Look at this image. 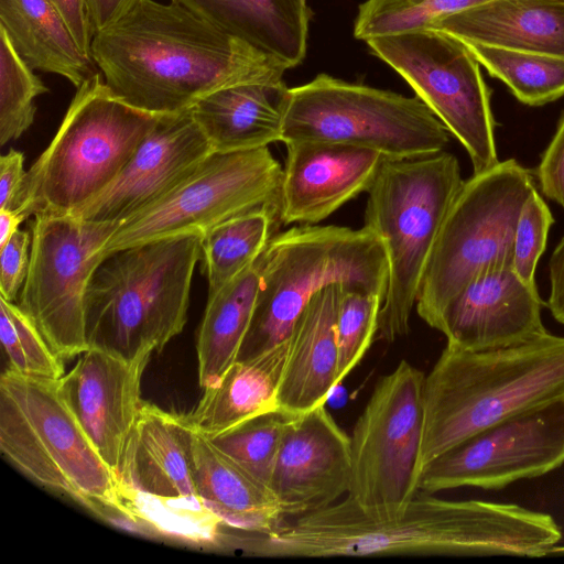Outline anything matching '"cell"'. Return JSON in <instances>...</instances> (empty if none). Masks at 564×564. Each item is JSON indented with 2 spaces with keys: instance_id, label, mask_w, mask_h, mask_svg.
<instances>
[{
  "instance_id": "obj_1",
  "label": "cell",
  "mask_w": 564,
  "mask_h": 564,
  "mask_svg": "<svg viewBox=\"0 0 564 564\" xmlns=\"http://www.w3.org/2000/svg\"><path fill=\"white\" fill-rule=\"evenodd\" d=\"M561 538V528L549 513L516 503L449 500L419 490L395 518H371L346 495L324 509L286 519L271 532H245L241 546L250 555L265 557H542Z\"/></svg>"
},
{
  "instance_id": "obj_2",
  "label": "cell",
  "mask_w": 564,
  "mask_h": 564,
  "mask_svg": "<svg viewBox=\"0 0 564 564\" xmlns=\"http://www.w3.org/2000/svg\"><path fill=\"white\" fill-rule=\"evenodd\" d=\"M91 58L120 99L155 116L187 111L223 88L282 80L289 69L172 0H144L95 33Z\"/></svg>"
},
{
  "instance_id": "obj_3",
  "label": "cell",
  "mask_w": 564,
  "mask_h": 564,
  "mask_svg": "<svg viewBox=\"0 0 564 564\" xmlns=\"http://www.w3.org/2000/svg\"><path fill=\"white\" fill-rule=\"evenodd\" d=\"M562 397V336L482 351L446 344L424 378L422 470L479 431Z\"/></svg>"
},
{
  "instance_id": "obj_4",
  "label": "cell",
  "mask_w": 564,
  "mask_h": 564,
  "mask_svg": "<svg viewBox=\"0 0 564 564\" xmlns=\"http://www.w3.org/2000/svg\"><path fill=\"white\" fill-rule=\"evenodd\" d=\"M202 235H180L109 252L85 297L88 348L126 360L151 357L187 321Z\"/></svg>"
},
{
  "instance_id": "obj_5",
  "label": "cell",
  "mask_w": 564,
  "mask_h": 564,
  "mask_svg": "<svg viewBox=\"0 0 564 564\" xmlns=\"http://www.w3.org/2000/svg\"><path fill=\"white\" fill-rule=\"evenodd\" d=\"M332 284L360 288L384 301L389 264L376 234L365 226L301 225L274 235L260 257L256 305L237 360L286 341L310 301Z\"/></svg>"
},
{
  "instance_id": "obj_6",
  "label": "cell",
  "mask_w": 564,
  "mask_h": 564,
  "mask_svg": "<svg viewBox=\"0 0 564 564\" xmlns=\"http://www.w3.org/2000/svg\"><path fill=\"white\" fill-rule=\"evenodd\" d=\"M463 183L457 158L445 150L383 159L367 192L364 225L381 239L389 264L378 339L392 343L409 334L424 271Z\"/></svg>"
},
{
  "instance_id": "obj_7",
  "label": "cell",
  "mask_w": 564,
  "mask_h": 564,
  "mask_svg": "<svg viewBox=\"0 0 564 564\" xmlns=\"http://www.w3.org/2000/svg\"><path fill=\"white\" fill-rule=\"evenodd\" d=\"M161 116L120 99L96 73L76 90L47 148L26 171L15 212L72 214L102 192Z\"/></svg>"
},
{
  "instance_id": "obj_8",
  "label": "cell",
  "mask_w": 564,
  "mask_h": 564,
  "mask_svg": "<svg viewBox=\"0 0 564 564\" xmlns=\"http://www.w3.org/2000/svg\"><path fill=\"white\" fill-rule=\"evenodd\" d=\"M533 187L531 172L513 159L464 181L416 297V313L429 326L438 328L445 308L476 276L512 268L517 223Z\"/></svg>"
},
{
  "instance_id": "obj_9",
  "label": "cell",
  "mask_w": 564,
  "mask_h": 564,
  "mask_svg": "<svg viewBox=\"0 0 564 564\" xmlns=\"http://www.w3.org/2000/svg\"><path fill=\"white\" fill-rule=\"evenodd\" d=\"M281 141L341 144L408 159L444 151L449 132L417 96L321 74L290 88Z\"/></svg>"
},
{
  "instance_id": "obj_10",
  "label": "cell",
  "mask_w": 564,
  "mask_h": 564,
  "mask_svg": "<svg viewBox=\"0 0 564 564\" xmlns=\"http://www.w3.org/2000/svg\"><path fill=\"white\" fill-rule=\"evenodd\" d=\"M0 451L29 478L77 502L96 497L118 505L116 474L67 406L59 380L2 372Z\"/></svg>"
},
{
  "instance_id": "obj_11",
  "label": "cell",
  "mask_w": 564,
  "mask_h": 564,
  "mask_svg": "<svg viewBox=\"0 0 564 564\" xmlns=\"http://www.w3.org/2000/svg\"><path fill=\"white\" fill-rule=\"evenodd\" d=\"M185 415L142 401L116 470L118 503L159 536L212 543L221 519L197 489Z\"/></svg>"
},
{
  "instance_id": "obj_12",
  "label": "cell",
  "mask_w": 564,
  "mask_h": 564,
  "mask_svg": "<svg viewBox=\"0 0 564 564\" xmlns=\"http://www.w3.org/2000/svg\"><path fill=\"white\" fill-rule=\"evenodd\" d=\"M424 378L401 360L377 381L351 431L348 496L371 518L401 516L420 490Z\"/></svg>"
},
{
  "instance_id": "obj_13",
  "label": "cell",
  "mask_w": 564,
  "mask_h": 564,
  "mask_svg": "<svg viewBox=\"0 0 564 564\" xmlns=\"http://www.w3.org/2000/svg\"><path fill=\"white\" fill-rule=\"evenodd\" d=\"M283 167L268 147L204 159L153 204L119 223L105 253L180 235H204L245 213L278 206Z\"/></svg>"
},
{
  "instance_id": "obj_14",
  "label": "cell",
  "mask_w": 564,
  "mask_h": 564,
  "mask_svg": "<svg viewBox=\"0 0 564 564\" xmlns=\"http://www.w3.org/2000/svg\"><path fill=\"white\" fill-rule=\"evenodd\" d=\"M366 43L460 142L474 174L499 163L490 93L480 64L462 40L427 28L371 37Z\"/></svg>"
},
{
  "instance_id": "obj_15",
  "label": "cell",
  "mask_w": 564,
  "mask_h": 564,
  "mask_svg": "<svg viewBox=\"0 0 564 564\" xmlns=\"http://www.w3.org/2000/svg\"><path fill=\"white\" fill-rule=\"evenodd\" d=\"M118 225L72 214L34 215L30 263L17 304L62 360L88 349L86 292Z\"/></svg>"
},
{
  "instance_id": "obj_16",
  "label": "cell",
  "mask_w": 564,
  "mask_h": 564,
  "mask_svg": "<svg viewBox=\"0 0 564 564\" xmlns=\"http://www.w3.org/2000/svg\"><path fill=\"white\" fill-rule=\"evenodd\" d=\"M564 464V397L500 421L430 462L419 489H501Z\"/></svg>"
},
{
  "instance_id": "obj_17",
  "label": "cell",
  "mask_w": 564,
  "mask_h": 564,
  "mask_svg": "<svg viewBox=\"0 0 564 564\" xmlns=\"http://www.w3.org/2000/svg\"><path fill=\"white\" fill-rule=\"evenodd\" d=\"M210 153L191 109L161 116L118 176L72 215L121 223L169 193Z\"/></svg>"
},
{
  "instance_id": "obj_18",
  "label": "cell",
  "mask_w": 564,
  "mask_h": 564,
  "mask_svg": "<svg viewBox=\"0 0 564 564\" xmlns=\"http://www.w3.org/2000/svg\"><path fill=\"white\" fill-rule=\"evenodd\" d=\"M350 435L325 405L295 416L284 434L270 489L286 519L324 509L348 495Z\"/></svg>"
},
{
  "instance_id": "obj_19",
  "label": "cell",
  "mask_w": 564,
  "mask_h": 564,
  "mask_svg": "<svg viewBox=\"0 0 564 564\" xmlns=\"http://www.w3.org/2000/svg\"><path fill=\"white\" fill-rule=\"evenodd\" d=\"M149 360L129 361L88 348L59 379L67 406L115 474L142 404L141 378Z\"/></svg>"
},
{
  "instance_id": "obj_20",
  "label": "cell",
  "mask_w": 564,
  "mask_h": 564,
  "mask_svg": "<svg viewBox=\"0 0 564 564\" xmlns=\"http://www.w3.org/2000/svg\"><path fill=\"white\" fill-rule=\"evenodd\" d=\"M536 285L512 268L484 272L448 304L437 330L447 345L482 351L520 344L547 333Z\"/></svg>"
},
{
  "instance_id": "obj_21",
  "label": "cell",
  "mask_w": 564,
  "mask_h": 564,
  "mask_svg": "<svg viewBox=\"0 0 564 564\" xmlns=\"http://www.w3.org/2000/svg\"><path fill=\"white\" fill-rule=\"evenodd\" d=\"M280 221L316 225L368 192L384 159L379 152L333 143L286 144Z\"/></svg>"
},
{
  "instance_id": "obj_22",
  "label": "cell",
  "mask_w": 564,
  "mask_h": 564,
  "mask_svg": "<svg viewBox=\"0 0 564 564\" xmlns=\"http://www.w3.org/2000/svg\"><path fill=\"white\" fill-rule=\"evenodd\" d=\"M340 292V284L317 292L297 318L289 338L278 403L281 410L292 415L325 405L339 386L336 315Z\"/></svg>"
},
{
  "instance_id": "obj_23",
  "label": "cell",
  "mask_w": 564,
  "mask_h": 564,
  "mask_svg": "<svg viewBox=\"0 0 564 564\" xmlns=\"http://www.w3.org/2000/svg\"><path fill=\"white\" fill-rule=\"evenodd\" d=\"M289 98L283 80L243 84L209 94L191 113L213 152L248 151L281 141Z\"/></svg>"
},
{
  "instance_id": "obj_24",
  "label": "cell",
  "mask_w": 564,
  "mask_h": 564,
  "mask_svg": "<svg viewBox=\"0 0 564 564\" xmlns=\"http://www.w3.org/2000/svg\"><path fill=\"white\" fill-rule=\"evenodd\" d=\"M463 42L564 57V2L487 0L432 23Z\"/></svg>"
},
{
  "instance_id": "obj_25",
  "label": "cell",
  "mask_w": 564,
  "mask_h": 564,
  "mask_svg": "<svg viewBox=\"0 0 564 564\" xmlns=\"http://www.w3.org/2000/svg\"><path fill=\"white\" fill-rule=\"evenodd\" d=\"M191 448L199 495L225 525L250 533H268L286 520L267 485L193 429Z\"/></svg>"
},
{
  "instance_id": "obj_26",
  "label": "cell",
  "mask_w": 564,
  "mask_h": 564,
  "mask_svg": "<svg viewBox=\"0 0 564 564\" xmlns=\"http://www.w3.org/2000/svg\"><path fill=\"white\" fill-rule=\"evenodd\" d=\"M289 339L249 359L236 360L213 387L204 389L188 425L212 438L263 413L280 409L278 389Z\"/></svg>"
},
{
  "instance_id": "obj_27",
  "label": "cell",
  "mask_w": 564,
  "mask_h": 564,
  "mask_svg": "<svg viewBox=\"0 0 564 564\" xmlns=\"http://www.w3.org/2000/svg\"><path fill=\"white\" fill-rule=\"evenodd\" d=\"M275 57L289 68L306 54L312 12L307 0H172Z\"/></svg>"
},
{
  "instance_id": "obj_28",
  "label": "cell",
  "mask_w": 564,
  "mask_h": 564,
  "mask_svg": "<svg viewBox=\"0 0 564 564\" xmlns=\"http://www.w3.org/2000/svg\"><path fill=\"white\" fill-rule=\"evenodd\" d=\"M0 28L32 69L59 75L76 88L96 74L48 0H0Z\"/></svg>"
},
{
  "instance_id": "obj_29",
  "label": "cell",
  "mask_w": 564,
  "mask_h": 564,
  "mask_svg": "<svg viewBox=\"0 0 564 564\" xmlns=\"http://www.w3.org/2000/svg\"><path fill=\"white\" fill-rule=\"evenodd\" d=\"M260 257L221 289L208 294L196 337L198 383L203 389L215 386L237 360L256 305Z\"/></svg>"
},
{
  "instance_id": "obj_30",
  "label": "cell",
  "mask_w": 564,
  "mask_h": 564,
  "mask_svg": "<svg viewBox=\"0 0 564 564\" xmlns=\"http://www.w3.org/2000/svg\"><path fill=\"white\" fill-rule=\"evenodd\" d=\"M279 207L267 206L230 218L202 236L200 259L215 293L253 264L274 236ZM281 223V221H280Z\"/></svg>"
},
{
  "instance_id": "obj_31",
  "label": "cell",
  "mask_w": 564,
  "mask_h": 564,
  "mask_svg": "<svg viewBox=\"0 0 564 564\" xmlns=\"http://www.w3.org/2000/svg\"><path fill=\"white\" fill-rule=\"evenodd\" d=\"M490 76L503 82L528 106H542L564 95V57L464 42Z\"/></svg>"
},
{
  "instance_id": "obj_32",
  "label": "cell",
  "mask_w": 564,
  "mask_h": 564,
  "mask_svg": "<svg viewBox=\"0 0 564 564\" xmlns=\"http://www.w3.org/2000/svg\"><path fill=\"white\" fill-rule=\"evenodd\" d=\"M294 417L295 415L276 409L209 440L219 451L270 488L284 434Z\"/></svg>"
},
{
  "instance_id": "obj_33",
  "label": "cell",
  "mask_w": 564,
  "mask_h": 564,
  "mask_svg": "<svg viewBox=\"0 0 564 564\" xmlns=\"http://www.w3.org/2000/svg\"><path fill=\"white\" fill-rule=\"evenodd\" d=\"M487 0H366L359 6L354 35L359 40L421 29Z\"/></svg>"
},
{
  "instance_id": "obj_34",
  "label": "cell",
  "mask_w": 564,
  "mask_h": 564,
  "mask_svg": "<svg viewBox=\"0 0 564 564\" xmlns=\"http://www.w3.org/2000/svg\"><path fill=\"white\" fill-rule=\"evenodd\" d=\"M33 70L0 28V145L20 138L32 126L34 101L48 91Z\"/></svg>"
},
{
  "instance_id": "obj_35",
  "label": "cell",
  "mask_w": 564,
  "mask_h": 564,
  "mask_svg": "<svg viewBox=\"0 0 564 564\" xmlns=\"http://www.w3.org/2000/svg\"><path fill=\"white\" fill-rule=\"evenodd\" d=\"M0 339L8 359V369L20 375L59 380L64 360L15 302L0 297Z\"/></svg>"
},
{
  "instance_id": "obj_36",
  "label": "cell",
  "mask_w": 564,
  "mask_h": 564,
  "mask_svg": "<svg viewBox=\"0 0 564 564\" xmlns=\"http://www.w3.org/2000/svg\"><path fill=\"white\" fill-rule=\"evenodd\" d=\"M383 299L360 288L343 286L336 315L339 384L360 362L378 334Z\"/></svg>"
},
{
  "instance_id": "obj_37",
  "label": "cell",
  "mask_w": 564,
  "mask_h": 564,
  "mask_svg": "<svg viewBox=\"0 0 564 564\" xmlns=\"http://www.w3.org/2000/svg\"><path fill=\"white\" fill-rule=\"evenodd\" d=\"M553 216L535 187L525 199L514 234L513 270L527 283L535 285L536 263L544 252Z\"/></svg>"
},
{
  "instance_id": "obj_38",
  "label": "cell",
  "mask_w": 564,
  "mask_h": 564,
  "mask_svg": "<svg viewBox=\"0 0 564 564\" xmlns=\"http://www.w3.org/2000/svg\"><path fill=\"white\" fill-rule=\"evenodd\" d=\"M31 232L18 230L0 248V297L15 302L25 282L31 253Z\"/></svg>"
},
{
  "instance_id": "obj_39",
  "label": "cell",
  "mask_w": 564,
  "mask_h": 564,
  "mask_svg": "<svg viewBox=\"0 0 564 564\" xmlns=\"http://www.w3.org/2000/svg\"><path fill=\"white\" fill-rule=\"evenodd\" d=\"M535 173L542 194L564 208V112Z\"/></svg>"
},
{
  "instance_id": "obj_40",
  "label": "cell",
  "mask_w": 564,
  "mask_h": 564,
  "mask_svg": "<svg viewBox=\"0 0 564 564\" xmlns=\"http://www.w3.org/2000/svg\"><path fill=\"white\" fill-rule=\"evenodd\" d=\"M79 503L116 528L147 538L159 536L148 523L120 505L96 497L84 498Z\"/></svg>"
},
{
  "instance_id": "obj_41",
  "label": "cell",
  "mask_w": 564,
  "mask_h": 564,
  "mask_svg": "<svg viewBox=\"0 0 564 564\" xmlns=\"http://www.w3.org/2000/svg\"><path fill=\"white\" fill-rule=\"evenodd\" d=\"M24 155L11 149L0 156V209L15 210L26 171Z\"/></svg>"
},
{
  "instance_id": "obj_42",
  "label": "cell",
  "mask_w": 564,
  "mask_h": 564,
  "mask_svg": "<svg viewBox=\"0 0 564 564\" xmlns=\"http://www.w3.org/2000/svg\"><path fill=\"white\" fill-rule=\"evenodd\" d=\"M59 12L73 37L84 54L91 57V43L95 36L85 0H48Z\"/></svg>"
},
{
  "instance_id": "obj_43",
  "label": "cell",
  "mask_w": 564,
  "mask_h": 564,
  "mask_svg": "<svg viewBox=\"0 0 564 564\" xmlns=\"http://www.w3.org/2000/svg\"><path fill=\"white\" fill-rule=\"evenodd\" d=\"M144 0H85L94 32L116 23Z\"/></svg>"
},
{
  "instance_id": "obj_44",
  "label": "cell",
  "mask_w": 564,
  "mask_h": 564,
  "mask_svg": "<svg viewBox=\"0 0 564 564\" xmlns=\"http://www.w3.org/2000/svg\"><path fill=\"white\" fill-rule=\"evenodd\" d=\"M549 275L551 288L546 304L552 316L564 325V236L550 258Z\"/></svg>"
},
{
  "instance_id": "obj_45",
  "label": "cell",
  "mask_w": 564,
  "mask_h": 564,
  "mask_svg": "<svg viewBox=\"0 0 564 564\" xmlns=\"http://www.w3.org/2000/svg\"><path fill=\"white\" fill-rule=\"evenodd\" d=\"M25 220L18 212L0 209V248L19 230V225Z\"/></svg>"
},
{
  "instance_id": "obj_46",
  "label": "cell",
  "mask_w": 564,
  "mask_h": 564,
  "mask_svg": "<svg viewBox=\"0 0 564 564\" xmlns=\"http://www.w3.org/2000/svg\"><path fill=\"white\" fill-rule=\"evenodd\" d=\"M547 555H564V546L554 545L547 553Z\"/></svg>"
},
{
  "instance_id": "obj_47",
  "label": "cell",
  "mask_w": 564,
  "mask_h": 564,
  "mask_svg": "<svg viewBox=\"0 0 564 564\" xmlns=\"http://www.w3.org/2000/svg\"><path fill=\"white\" fill-rule=\"evenodd\" d=\"M556 1H563L564 2V0H556Z\"/></svg>"
}]
</instances>
